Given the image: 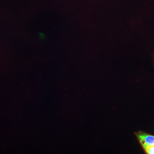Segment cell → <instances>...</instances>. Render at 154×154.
Here are the masks:
<instances>
[{
    "label": "cell",
    "instance_id": "6da1fadb",
    "mask_svg": "<svg viewBox=\"0 0 154 154\" xmlns=\"http://www.w3.org/2000/svg\"><path fill=\"white\" fill-rule=\"evenodd\" d=\"M136 135L143 149L154 146V136L142 132L137 133Z\"/></svg>",
    "mask_w": 154,
    "mask_h": 154
},
{
    "label": "cell",
    "instance_id": "7a4b0ae2",
    "mask_svg": "<svg viewBox=\"0 0 154 154\" xmlns=\"http://www.w3.org/2000/svg\"><path fill=\"white\" fill-rule=\"evenodd\" d=\"M38 37L41 40H44L46 38V36L43 32H40L38 34Z\"/></svg>",
    "mask_w": 154,
    "mask_h": 154
}]
</instances>
